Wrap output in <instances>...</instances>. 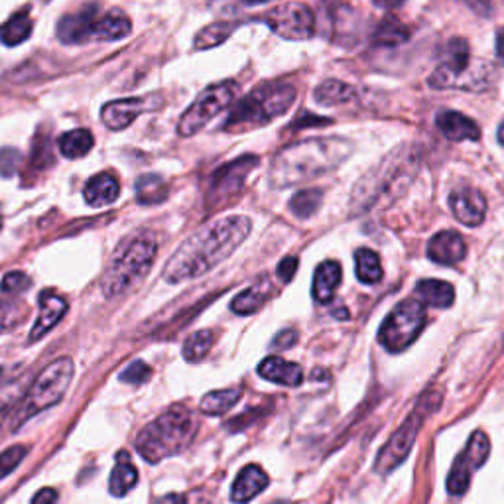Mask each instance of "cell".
Wrapping results in <instances>:
<instances>
[{
    "label": "cell",
    "mask_w": 504,
    "mask_h": 504,
    "mask_svg": "<svg viewBox=\"0 0 504 504\" xmlns=\"http://www.w3.org/2000/svg\"><path fill=\"white\" fill-rule=\"evenodd\" d=\"M248 233V217L230 215L212 220L184 240L176 255L167 260L164 278L170 284H180L205 274L238 248Z\"/></svg>",
    "instance_id": "6da1fadb"
},
{
    "label": "cell",
    "mask_w": 504,
    "mask_h": 504,
    "mask_svg": "<svg viewBox=\"0 0 504 504\" xmlns=\"http://www.w3.org/2000/svg\"><path fill=\"white\" fill-rule=\"evenodd\" d=\"M349 154L351 144L343 139L303 140L286 146L272 162L270 184L278 189L300 185L318 176L329 174Z\"/></svg>",
    "instance_id": "7a4b0ae2"
},
{
    "label": "cell",
    "mask_w": 504,
    "mask_h": 504,
    "mask_svg": "<svg viewBox=\"0 0 504 504\" xmlns=\"http://www.w3.org/2000/svg\"><path fill=\"white\" fill-rule=\"evenodd\" d=\"M197 432V419L187 408L176 406L158 416L136 437V451L148 464L177 455L189 446Z\"/></svg>",
    "instance_id": "3957f363"
},
{
    "label": "cell",
    "mask_w": 504,
    "mask_h": 504,
    "mask_svg": "<svg viewBox=\"0 0 504 504\" xmlns=\"http://www.w3.org/2000/svg\"><path fill=\"white\" fill-rule=\"evenodd\" d=\"M158 252L152 235L130 237L119 247L103 276V293L107 300L122 298L148 276Z\"/></svg>",
    "instance_id": "277c9868"
},
{
    "label": "cell",
    "mask_w": 504,
    "mask_h": 504,
    "mask_svg": "<svg viewBox=\"0 0 504 504\" xmlns=\"http://www.w3.org/2000/svg\"><path fill=\"white\" fill-rule=\"evenodd\" d=\"M296 101V87L288 83H265L237 103L227 121V129H256L286 112Z\"/></svg>",
    "instance_id": "5b68a950"
},
{
    "label": "cell",
    "mask_w": 504,
    "mask_h": 504,
    "mask_svg": "<svg viewBox=\"0 0 504 504\" xmlns=\"http://www.w3.org/2000/svg\"><path fill=\"white\" fill-rule=\"evenodd\" d=\"M73 371H76V366H73V361L68 359V356H61V359L50 363L38 374L36 381L28 386L26 396L20 400L16 416L13 419V429H18L30 418L61 402V398L66 396L71 384Z\"/></svg>",
    "instance_id": "8992f818"
},
{
    "label": "cell",
    "mask_w": 504,
    "mask_h": 504,
    "mask_svg": "<svg viewBox=\"0 0 504 504\" xmlns=\"http://www.w3.org/2000/svg\"><path fill=\"white\" fill-rule=\"evenodd\" d=\"M439 402H441V396L437 392H428L426 396L419 398V402L412 410V414H410L406 422L396 429L391 441H388V444L381 449V454H378L374 465L376 472L386 475V472H391L392 469L404 464L410 449L414 446L419 428H422V424L426 422V418L439 406Z\"/></svg>",
    "instance_id": "52a82bcc"
},
{
    "label": "cell",
    "mask_w": 504,
    "mask_h": 504,
    "mask_svg": "<svg viewBox=\"0 0 504 504\" xmlns=\"http://www.w3.org/2000/svg\"><path fill=\"white\" fill-rule=\"evenodd\" d=\"M426 325V306L422 300H402L382 321L378 341L388 351H404L412 345Z\"/></svg>",
    "instance_id": "ba28073f"
},
{
    "label": "cell",
    "mask_w": 504,
    "mask_h": 504,
    "mask_svg": "<svg viewBox=\"0 0 504 504\" xmlns=\"http://www.w3.org/2000/svg\"><path fill=\"white\" fill-rule=\"evenodd\" d=\"M238 86L235 81H223L217 86L205 89L199 97L194 101L184 117L177 124V134L180 136H194L199 130H203L213 117L220 111H225L230 103L237 99Z\"/></svg>",
    "instance_id": "9c48e42d"
},
{
    "label": "cell",
    "mask_w": 504,
    "mask_h": 504,
    "mask_svg": "<svg viewBox=\"0 0 504 504\" xmlns=\"http://www.w3.org/2000/svg\"><path fill=\"white\" fill-rule=\"evenodd\" d=\"M260 20L284 40L300 41L310 40L315 34V16L311 8L303 3H284L262 14Z\"/></svg>",
    "instance_id": "30bf717a"
},
{
    "label": "cell",
    "mask_w": 504,
    "mask_h": 504,
    "mask_svg": "<svg viewBox=\"0 0 504 504\" xmlns=\"http://www.w3.org/2000/svg\"><path fill=\"white\" fill-rule=\"evenodd\" d=\"M256 166H258L256 156H243L235 162L219 167L212 177V185H209L207 203L213 209H220L225 207L227 202H233V199L245 189L247 177Z\"/></svg>",
    "instance_id": "8fae6325"
},
{
    "label": "cell",
    "mask_w": 504,
    "mask_h": 504,
    "mask_svg": "<svg viewBox=\"0 0 504 504\" xmlns=\"http://www.w3.org/2000/svg\"><path fill=\"white\" fill-rule=\"evenodd\" d=\"M489 454H490L489 437L482 432L472 434L467 447L461 451L454 467L449 471V477H447L449 495H464V492L469 489L472 471H477L479 467L485 465Z\"/></svg>",
    "instance_id": "7c38bea8"
},
{
    "label": "cell",
    "mask_w": 504,
    "mask_h": 504,
    "mask_svg": "<svg viewBox=\"0 0 504 504\" xmlns=\"http://www.w3.org/2000/svg\"><path fill=\"white\" fill-rule=\"evenodd\" d=\"M103 13L97 4H87L69 13L58 22V38L63 44H86L103 40Z\"/></svg>",
    "instance_id": "4fadbf2b"
},
{
    "label": "cell",
    "mask_w": 504,
    "mask_h": 504,
    "mask_svg": "<svg viewBox=\"0 0 504 504\" xmlns=\"http://www.w3.org/2000/svg\"><path fill=\"white\" fill-rule=\"evenodd\" d=\"M471 68V51L469 44L464 38H454L446 46L444 61L439 63V68L429 77V86L434 89H449V87H461V77L469 73Z\"/></svg>",
    "instance_id": "5bb4252c"
},
{
    "label": "cell",
    "mask_w": 504,
    "mask_h": 504,
    "mask_svg": "<svg viewBox=\"0 0 504 504\" xmlns=\"http://www.w3.org/2000/svg\"><path fill=\"white\" fill-rule=\"evenodd\" d=\"M164 104L162 97L158 94H148V97H130L111 101L103 107L101 119L109 126L111 130H124L140 117L146 111H156Z\"/></svg>",
    "instance_id": "9a60e30c"
},
{
    "label": "cell",
    "mask_w": 504,
    "mask_h": 504,
    "mask_svg": "<svg viewBox=\"0 0 504 504\" xmlns=\"http://www.w3.org/2000/svg\"><path fill=\"white\" fill-rule=\"evenodd\" d=\"M465 252H467L465 240L459 233H455V230H444V233H437L428 243L429 260H434L436 265L441 266H455L457 262L465 258Z\"/></svg>",
    "instance_id": "2e32d148"
},
{
    "label": "cell",
    "mask_w": 504,
    "mask_h": 504,
    "mask_svg": "<svg viewBox=\"0 0 504 504\" xmlns=\"http://www.w3.org/2000/svg\"><path fill=\"white\" fill-rule=\"evenodd\" d=\"M449 205L457 220L467 227L482 223L487 215V202L477 189H457L449 195Z\"/></svg>",
    "instance_id": "e0dca14e"
},
{
    "label": "cell",
    "mask_w": 504,
    "mask_h": 504,
    "mask_svg": "<svg viewBox=\"0 0 504 504\" xmlns=\"http://www.w3.org/2000/svg\"><path fill=\"white\" fill-rule=\"evenodd\" d=\"M66 311H68V302L66 300L56 296L54 292L41 293V296H40V315H38V320L34 323V328H32L30 343L41 339L46 333L51 331V328H56Z\"/></svg>",
    "instance_id": "ac0fdd59"
},
{
    "label": "cell",
    "mask_w": 504,
    "mask_h": 504,
    "mask_svg": "<svg viewBox=\"0 0 504 504\" xmlns=\"http://www.w3.org/2000/svg\"><path fill=\"white\" fill-rule=\"evenodd\" d=\"M437 129L447 140L461 142V140H477L481 136L479 126L475 121H471L465 114L457 111H441L436 119Z\"/></svg>",
    "instance_id": "d6986e66"
},
{
    "label": "cell",
    "mask_w": 504,
    "mask_h": 504,
    "mask_svg": "<svg viewBox=\"0 0 504 504\" xmlns=\"http://www.w3.org/2000/svg\"><path fill=\"white\" fill-rule=\"evenodd\" d=\"M258 374L266 378V381L282 386H300L303 381L302 366L284 361L280 356H268V359L262 361L258 366Z\"/></svg>",
    "instance_id": "ffe728a7"
},
{
    "label": "cell",
    "mask_w": 504,
    "mask_h": 504,
    "mask_svg": "<svg viewBox=\"0 0 504 504\" xmlns=\"http://www.w3.org/2000/svg\"><path fill=\"white\" fill-rule=\"evenodd\" d=\"M268 482H270L268 475L258 465H247L238 472V477L233 482V495H230V500L233 502L252 500L268 487Z\"/></svg>",
    "instance_id": "44dd1931"
},
{
    "label": "cell",
    "mask_w": 504,
    "mask_h": 504,
    "mask_svg": "<svg viewBox=\"0 0 504 504\" xmlns=\"http://www.w3.org/2000/svg\"><path fill=\"white\" fill-rule=\"evenodd\" d=\"M341 265L335 260L321 262L313 276V298L320 303H329L341 284Z\"/></svg>",
    "instance_id": "7402d4cb"
},
{
    "label": "cell",
    "mask_w": 504,
    "mask_h": 504,
    "mask_svg": "<svg viewBox=\"0 0 504 504\" xmlns=\"http://www.w3.org/2000/svg\"><path fill=\"white\" fill-rule=\"evenodd\" d=\"M119 197V182L111 174H99L91 177L86 185V202L91 207L111 205Z\"/></svg>",
    "instance_id": "603a6c76"
},
{
    "label": "cell",
    "mask_w": 504,
    "mask_h": 504,
    "mask_svg": "<svg viewBox=\"0 0 504 504\" xmlns=\"http://www.w3.org/2000/svg\"><path fill=\"white\" fill-rule=\"evenodd\" d=\"M418 298L422 300L428 306L434 308H451L455 300V290L451 284L441 282V280H422L416 286Z\"/></svg>",
    "instance_id": "cb8c5ba5"
},
{
    "label": "cell",
    "mask_w": 504,
    "mask_h": 504,
    "mask_svg": "<svg viewBox=\"0 0 504 504\" xmlns=\"http://www.w3.org/2000/svg\"><path fill=\"white\" fill-rule=\"evenodd\" d=\"M32 30H34V22L30 18V10H20V13H16L0 28V41L10 48L20 46L30 38Z\"/></svg>",
    "instance_id": "d4e9b609"
},
{
    "label": "cell",
    "mask_w": 504,
    "mask_h": 504,
    "mask_svg": "<svg viewBox=\"0 0 504 504\" xmlns=\"http://www.w3.org/2000/svg\"><path fill=\"white\" fill-rule=\"evenodd\" d=\"M167 197V185L164 177L146 174L136 180V202L140 205H160Z\"/></svg>",
    "instance_id": "484cf974"
},
{
    "label": "cell",
    "mask_w": 504,
    "mask_h": 504,
    "mask_svg": "<svg viewBox=\"0 0 504 504\" xmlns=\"http://www.w3.org/2000/svg\"><path fill=\"white\" fill-rule=\"evenodd\" d=\"M136 481H139V471H136V467L129 461V455L121 454L117 467H114L111 472V481H109L111 495L124 497L126 492L136 485Z\"/></svg>",
    "instance_id": "4316f807"
},
{
    "label": "cell",
    "mask_w": 504,
    "mask_h": 504,
    "mask_svg": "<svg viewBox=\"0 0 504 504\" xmlns=\"http://www.w3.org/2000/svg\"><path fill=\"white\" fill-rule=\"evenodd\" d=\"M355 97V89L338 79H328L313 91V99L323 107H335V104L349 103Z\"/></svg>",
    "instance_id": "83f0119b"
},
{
    "label": "cell",
    "mask_w": 504,
    "mask_h": 504,
    "mask_svg": "<svg viewBox=\"0 0 504 504\" xmlns=\"http://www.w3.org/2000/svg\"><path fill=\"white\" fill-rule=\"evenodd\" d=\"M408 38H410V28L394 16H384L381 20V24H378V28L374 30V36H373L374 44L386 46V48L404 44Z\"/></svg>",
    "instance_id": "f1b7e54d"
},
{
    "label": "cell",
    "mask_w": 504,
    "mask_h": 504,
    "mask_svg": "<svg viewBox=\"0 0 504 504\" xmlns=\"http://www.w3.org/2000/svg\"><path fill=\"white\" fill-rule=\"evenodd\" d=\"M93 134L87 129H77L66 132L59 139V152L69 160H79L93 148Z\"/></svg>",
    "instance_id": "f546056e"
},
{
    "label": "cell",
    "mask_w": 504,
    "mask_h": 504,
    "mask_svg": "<svg viewBox=\"0 0 504 504\" xmlns=\"http://www.w3.org/2000/svg\"><path fill=\"white\" fill-rule=\"evenodd\" d=\"M268 293H270V290L266 284H262V286L260 284H255V286H250L248 290L238 293V296L233 300V303H230V310L238 315L255 313L262 308V303L266 302Z\"/></svg>",
    "instance_id": "4dcf8cb0"
},
{
    "label": "cell",
    "mask_w": 504,
    "mask_h": 504,
    "mask_svg": "<svg viewBox=\"0 0 504 504\" xmlns=\"http://www.w3.org/2000/svg\"><path fill=\"white\" fill-rule=\"evenodd\" d=\"M355 265H356V278H359L363 284H376L382 278L381 258H378L376 252L369 248L356 250Z\"/></svg>",
    "instance_id": "1f68e13d"
},
{
    "label": "cell",
    "mask_w": 504,
    "mask_h": 504,
    "mask_svg": "<svg viewBox=\"0 0 504 504\" xmlns=\"http://www.w3.org/2000/svg\"><path fill=\"white\" fill-rule=\"evenodd\" d=\"M238 24L235 22H215L209 24L205 28L199 30V34L195 36V48L197 50H212L223 44L229 36L233 34Z\"/></svg>",
    "instance_id": "d6a6232c"
},
{
    "label": "cell",
    "mask_w": 504,
    "mask_h": 504,
    "mask_svg": "<svg viewBox=\"0 0 504 504\" xmlns=\"http://www.w3.org/2000/svg\"><path fill=\"white\" fill-rule=\"evenodd\" d=\"M238 400L240 391H237V388H233V391H215L203 398L202 404H199V410L207 416H220L229 412Z\"/></svg>",
    "instance_id": "836d02e7"
},
{
    "label": "cell",
    "mask_w": 504,
    "mask_h": 504,
    "mask_svg": "<svg viewBox=\"0 0 504 504\" xmlns=\"http://www.w3.org/2000/svg\"><path fill=\"white\" fill-rule=\"evenodd\" d=\"M321 197H323V194L320 192V189H303V192H298L290 202L292 213L300 219L311 217L321 205Z\"/></svg>",
    "instance_id": "e575fe53"
},
{
    "label": "cell",
    "mask_w": 504,
    "mask_h": 504,
    "mask_svg": "<svg viewBox=\"0 0 504 504\" xmlns=\"http://www.w3.org/2000/svg\"><path fill=\"white\" fill-rule=\"evenodd\" d=\"M213 345V333L202 329V331H195L187 338V341L184 343V356L185 361L194 363V361H202L203 356L209 353Z\"/></svg>",
    "instance_id": "d590c367"
},
{
    "label": "cell",
    "mask_w": 504,
    "mask_h": 504,
    "mask_svg": "<svg viewBox=\"0 0 504 504\" xmlns=\"http://www.w3.org/2000/svg\"><path fill=\"white\" fill-rule=\"evenodd\" d=\"M22 381L6 386L4 391H0V428L8 422V416L18 408L22 400Z\"/></svg>",
    "instance_id": "8d00e7d4"
},
{
    "label": "cell",
    "mask_w": 504,
    "mask_h": 504,
    "mask_svg": "<svg viewBox=\"0 0 504 504\" xmlns=\"http://www.w3.org/2000/svg\"><path fill=\"white\" fill-rule=\"evenodd\" d=\"M26 318V306L18 302H0V331H8Z\"/></svg>",
    "instance_id": "74e56055"
},
{
    "label": "cell",
    "mask_w": 504,
    "mask_h": 504,
    "mask_svg": "<svg viewBox=\"0 0 504 504\" xmlns=\"http://www.w3.org/2000/svg\"><path fill=\"white\" fill-rule=\"evenodd\" d=\"M26 455V447L24 446H13L4 449L3 454H0V479H4L6 475H10L20 464H22V459Z\"/></svg>",
    "instance_id": "f35d334b"
},
{
    "label": "cell",
    "mask_w": 504,
    "mask_h": 504,
    "mask_svg": "<svg viewBox=\"0 0 504 504\" xmlns=\"http://www.w3.org/2000/svg\"><path fill=\"white\" fill-rule=\"evenodd\" d=\"M152 369L142 361H134L132 364L126 366V369L121 373V381L126 384H142L150 378Z\"/></svg>",
    "instance_id": "ab89813d"
},
{
    "label": "cell",
    "mask_w": 504,
    "mask_h": 504,
    "mask_svg": "<svg viewBox=\"0 0 504 504\" xmlns=\"http://www.w3.org/2000/svg\"><path fill=\"white\" fill-rule=\"evenodd\" d=\"M28 276H24V272H10V274L4 276L3 284H0V288H3V292L6 293H20L24 288H28L30 284H28Z\"/></svg>",
    "instance_id": "60d3db41"
},
{
    "label": "cell",
    "mask_w": 504,
    "mask_h": 504,
    "mask_svg": "<svg viewBox=\"0 0 504 504\" xmlns=\"http://www.w3.org/2000/svg\"><path fill=\"white\" fill-rule=\"evenodd\" d=\"M20 152L14 148H3L0 150V174L3 176H13L18 166H20Z\"/></svg>",
    "instance_id": "b9f144b4"
},
{
    "label": "cell",
    "mask_w": 504,
    "mask_h": 504,
    "mask_svg": "<svg viewBox=\"0 0 504 504\" xmlns=\"http://www.w3.org/2000/svg\"><path fill=\"white\" fill-rule=\"evenodd\" d=\"M296 270H298V258L296 256H288V258H284L280 262V266H278V276L284 280V282H290L293 278V274H296Z\"/></svg>",
    "instance_id": "7bdbcfd3"
},
{
    "label": "cell",
    "mask_w": 504,
    "mask_h": 504,
    "mask_svg": "<svg viewBox=\"0 0 504 504\" xmlns=\"http://www.w3.org/2000/svg\"><path fill=\"white\" fill-rule=\"evenodd\" d=\"M296 341H298V333L293 329H286L276 335L274 341H272V346H274V349H290Z\"/></svg>",
    "instance_id": "ee69618b"
},
{
    "label": "cell",
    "mask_w": 504,
    "mask_h": 504,
    "mask_svg": "<svg viewBox=\"0 0 504 504\" xmlns=\"http://www.w3.org/2000/svg\"><path fill=\"white\" fill-rule=\"evenodd\" d=\"M471 10H475L479 16H490L492 14V3L490 0H461Z\"/></svg>",
    "instance_id": "f6af8a7d"
},
{
    "label": "cell",
    "mask_w": 504,
    "mask_h": 504,
    "mask_svg": "<svg viewBox=\"0 0 504 504\" xmlns=\"http://www.w3.org/2000/svg\"><path fill=\"white\" fill-rule=\"evenodd\" d=\"M58 499V492L51 490V489H44L41 492L32 499V502H54Z\"/></svg>",
    "instance_id": "bcb514c9"
},
{
    "label": "cell",
    "mask_w": 504,
    "mask_h": 504,
    "mask_svg": "<svg viewBox=\"0 0 504 504\" xmlns=\"http://www.w3.org/2000/svg\"><path fill=\"white\" fill-rule=\"evenodd\" d=\"M373 4L376 8H382V10H394L398 6H402L404 0H373Z\"/></svg>",
    "instance_id": "7dc6e473"
},
{
    "label": "cell",
    "mask_w": 504,
    "mask_h": 504,
    "mask_svg": "<svg viewBox=\"0 0 504 504\" xmlns=\"http://www.w3.org/2000/svg\"><path fill=\"white\" fill-rule=\"evenodd\" d=\"M497 54L500 59H504V28L499 32V36H497Z\"/></svg>",
    "instance_id": "c3c4849f"
},
{
    "label": "cell",
    "mask_w": 504,
    "mask_h": 504,
    "mask_svg": "<svg viewBox=\"0 0 504 504\" xmlns=\"http://www.w3.org/2000/svg\"><path fill=\"white\" fill-rule=\"evenodd\" d=\"M245 4H250V6H255V4H265V3H270V0H243Z\"/></svg>",
    "instance_id": "681fc988"
},
{
    "label": "cell",
    "mask_w": 504,
    "mask_h": 504,
    "mask_svg": "<svg viewBox=\"0 0 504 504\" xmlns=\"http://www.w3.org/2000/svg\"><path fill=\"white\" fill-rule=\"evenodd\" d=\"M499 142L504 146V124H500V129H499Z\"/></svg>",
    "instance_id": "f907efd6"
},
{
    "label": "cell",
    "mask_w": 504,
    "mask_h": 504,
    "mask_svg": "<svg viewBox=\"0 0 504 504\" xmlns=\"http://www.w3.org/2000/svg\"><path fill=\"white\" fill-rule=\"evenodd\" d=\"M4 374H6V369H4V366H0V381H3Z\"/></svg>",
    "instance_id": "816d5d0a"
}]
</instances>
